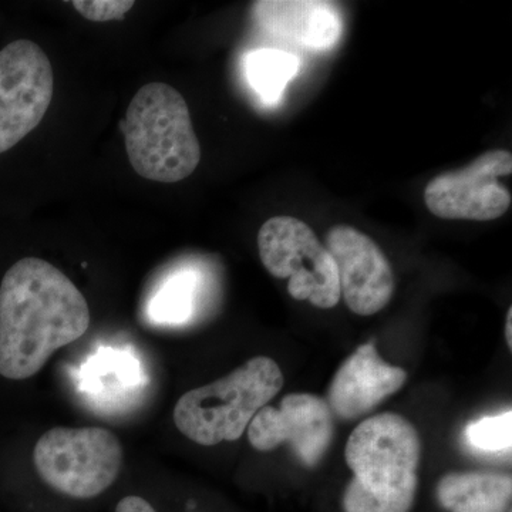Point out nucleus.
Returning a JSON list of instances; mask_svg holds the SVG:
<instances>
[{
	"instance_id": "nucleus-4",
	"label": "nucleus",
	"mask_w": 512,
	"mask_h": 512,
	"mask_svg": "<svg viewBox=\"0 0 512 512\" xmlns=\"http://www.w3.org/2000/svg\"><path fill=\"white\" fill-rule=\"evenodd\" d=\"M282 386L284 375L275 360L254 357L217 382L183 394L174 407L175 426L200 446L237 441Z\"/></svg>"
},
{
	"instance_id": "nucleus-7",
	"label": "nucleus",
	"mask_w": 512,
	"mask_h": 512,
	"mask_svg": "<svg viewBox=\"0 0 512 512\" xmlns=\"http://www.w3.org/2000/svg\"><path fill=\"white\" fill-rule=\"evenodd\" d=\"M53 92V67L42 47L19 39L0 50V154L42 123Z\"/></svg>"
},
{
	"instance_id": "nucleus-8",
	"label": "nucleus",
	"mask_w": 512,
	"mask_h": 512,
	"mask_svg": "<svg viewBox=\"0 0 512 512\" xmlns=\"http://www.w3.org/2000/svg\"><path fill=\"white\" fill-rule=\"evenodd\" d=\"M511 174L510 151H487L467 167L434 177L424 190V202L441 220H498L512 204L511 191L500 178Z\"/></svg>"
},
{
	"instance_id": "nucleus-10",
	"label": "nucleus",
	"mask_w": 512,
	"mask_h": 512,
	"mask_svg": "<svg viewBox=\"0 0 512 512\" xmlns=\"http://www.w3.org/2000/svg\"><path fill=\"white\" fill-rule=\"evenodd\" d=\"M325 247L338 269L340 298L350 311L372 316L389 305L394 293L392 265L372 238L339 224L329 229Z\"/></svg>"
},
{
	"instance_id": "nucleus-13",
	"label": "nucleus",
	"mask_w": 512,
	"mask_h": 512,
	"mask_svg": "<svg viewBox=\"0 0 512 512\" xmlns=\"http://www.w3.org/2000/svg\"><path fill=\"white\" fill-rule=\"evenodd\" d=\"M512 478L495 473H451L437 485V498L451 512H507Z\"/></svg>"
},
{
	"instance_id": "nucleus-20",
	"label": "nucleus",
	"mask_w": 512,
	"mask_h": 512,
	"mask_svg": "<svg viewBox=\"0 0 512 512\" xmlns=\"http://www.w3.org/2000/svg\"><path fill=\"white\" fill-rule=\"evenodd\" d=\"M511 512V511H510Z\"/></svg>"
},
{
	"instance_id": "nucleus-18",
	"label": "nucleus",
	"mask_w": 512,
	"mask_h": 512,
	"mask_svg": "<svg viewBox=\"0 0 512 512\" xmlns=\"http://www.w3.org/2000/svg\"><path fill=\"white\" fill-rule=\"evenodd\" d=\"M116 512H156L144 498L128 495L117 504Z\"/></svg>"
},
{
	"instance_id": "nucleus-16",
	"label": "nucleus",
	"mask_w": 512,
	"mask_h": 512,
	"mask_svg": "<svg viewBox=\"0 0 512 512\" xmlns=\"http://www.w3.org/2000/svg\"><path fill=\"white\" fill-rule=\"evenodd\" d=\"M468 446L480 453H510L512 444L511 410L495 416L481 417L468 424L466 433Z\"/></svg>"
},
{
	"instance_id": "nucleus-5",
	"label": "nucleus",
	"mask_w": 512,
	"mask_h": 512,
	"mask_svg": "<svg viewBox=\"0 0 512 512\" xmlns=\"http://www.w3.org/2000/svg\"><path fill=\"white\" fill-rule=\"evenodd\" d=\"M37 474L57 493L77 500L103 494L119 477L123 447L101 427H55L37 440Z\"/></svg>"
},
{
	"instance_id": "nucleus-12",
	"label": "nucleus",
	"mask_w": 512,
	"mask_h": 512,
	"mask_svg": "<svg viewBox=\"0 0 512 512\" xmlns=\"http://www.w3.org/2000/svg\"><path fill=\"white\" fill-rule=\"evenodd\" d=\"M252 15L261 28L311 49L335 46L342 33L338 10L329 2L262 0L254 3Z\"/></svg>"
},
{
	"instance_id": "nucleus-9",
	"label": "nucleus",
	"mask_w": 512,
	"mask_h": 512,
	"mask_svg": "<svg viewBox=\"0 0 512 512\" xmlns=\"http://www.w3.org/2000/svg\"><path fill=\"white\" fill-rule=\"evenodd\" d=\"M248 440L258 451L291 444L306 467L318 466L332 444L335 424L326 400L306 393L289 394L279 409L265 406L248 426Z\"/></svg>"
},
{
	"instance_id": "nucleus-14",
	"label": "nucleus",
	"mask_w": 512,
	"mask_h": 512,
	"mask_svg": "<svg viewBox=\"0 0 512 512\" xmlns=\"http://www.w3.org/2000/svg\"><path fill=\"white\" fill-rule=\"evenodd\" d=\"M301 59L285 50H252L245 57V72L252 89L269 106L278 104L286 86L298 76Z\"/></svg>"
},
{
	"instance_id": "nucleus-11",
	"label": "nucleus",
	"mask_w": 512,
	"mask_h": 512,
	"mask_svg": "<svg viewBox=\"0 0 512 512\" xmlns=\"http://www.w3.org/2000/svg\"><path fill=\"white\" fill-rule=\"evenodd\" d=\"M407 380L402 367L387 365L373 343L359 346L339 367L328 393V406L342 420L365 416Z\"/></svg>"
},
{
	"instance_id": "nucleus-17",
	"label": "nucleus",
	"mask_w": 512,
	"mask_h": 512,
	"mask_svg": "<svg viewBox=\"0 0 512 512\" xmlns=\"http://www.w3.org/2000/svg\"><path fill=\"white\" fill-rule=\"evenodd\" d=\"M136 5L128 0H74L72 6L90 22L121 20Z\"/></svg>"
},
{
	"instance_id": "nucleus-1",
	"label": "nucleus",
	"mask_w": 512,
	"mask_h": 512,
	"mask_svg": "<svg viewBox=\"0 0 512 512\" xmlns=\"http://www.w3.org/2000/svg\"><path fill=\"white\" fill-rule=\"evenodd\" d=\"M89 326V305L72 279L45 259H20L0 284V376L30 379Z\"/></svg>"
},
{
	"instance_id": "nucleus-15",
	"label": "nucleus",
	"mask_w": 512,
	"mask_h": 512,
	"mask_svg": "<svg viewBox=\"0 0 512 512\" xmlns=\"http://www.w3.org/2000/svg\"><path fill=\"white\" fill-rule=\"evenodd\" d=\"M198 288L200 281L192 272L168 279L151 302V318L165 325H183L194 312Z\"/></svg>"
},
{
	"instance_id": "nucleus-2",
	"label": "nucleus",
	"mask_w": 512,
	"mask_h": 512,
	"mask_svg": "<svg viewBox=\"0 0 512 512\" xmlns=\"http://www.w3.org/2000/svg\"><path fill=\"white\" fill-rule=\"evenodd\" d=\"M420 456L419 433L409 420L383 413L362 421L346 444L355 476L343 495L345 512H410Z\"/></svg>"
},
{
	"instance_id": "nucleus-19",
	"label": "nucleus",
	"mask_w": 512,
	"mask_h": 512,
	"mask_svg": "<svg viewBox=\"0 0 512 512\" xmlns=\"http://www.w3.org/2000/svg\"><path fill=\"white\" fill-rule=\"evenodd\" d=\"M505 339H507L508 348H512V308L508 309L507 323H505Z\"/></svg>"
},
{
	"instance_id": "nucleus-6",
	"label": "nucleus",
	"mask_w": 512,
	"mask_h": 512,
	"mask_svg": "<svg viewBox=\"0 0 512 512\" xmlns=\"http://www.w3.org/2000/svg\"><path fill=\"white\" fill-rule=\"evenodd\" d=\"M258 251L269 274L288 279V292L295 301H308L319 309L338 305L335 261L306 222L293 217L266 221L258 232Z\"/></svg>"
},
{
	"instance_id": "nucleus-3",
	"label": "nucleus",
	"mask_w": 512,
	"mask_h": 512,
	"mask_svg": "<svg viewBox=\"0 0 512 512\" xmlns=\"http://www.w3.org/2000/svg\"><path fill=\"white\" fill-rule=\"evenodd\" d=\"M123 126L128 160L140 177L174 184L197 170L201 146L190 109L170 84L141 87L128 104Z\"/></svg>"
}]
</instances>
